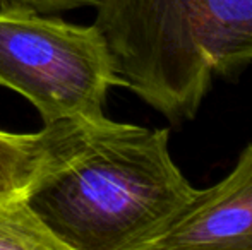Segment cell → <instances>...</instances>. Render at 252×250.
<instances>
[{"label": "cell", "mask_w": 252, "mask_h": 250, "mask_svg": "<svg viewBox=\"0 0 252 250\" xmlns=\"http://www.w3.org/2000/svg\"><path fill=\"white\" fill-rule=\"evenodd\" d=\"M47 125V160L26 200L65 250H150L196 194L168 129L105 115Z\"/></svg>", "instance_id": "obj_1"}, {"label": "cell", "mask_w": 252, "mask_h": 250, "mask_svg": "<svg viewBox=\"0 0 252 250\" xmlns=\"http://www.w3.org/2000/svg\"><path fill=\"white\" fill-rule=\"evenodd\" d=\"M122 87L170 124L194 120L215 81L252 67V0H98Z\"/></svg>", "instance_id": "obj_2"}, {"label": "cell", "mask_w": 252, "mask_h": 250, "mask_svg": "<svg viewBox=\"0 0 252 250\" xmlns=\"http://www.w3.org/2000/svg\"><path fill=\"white\" fill-rule=\"evenodd\" d=\"M0 86L34 105L45 125L101 117L110 87L120 86L105 38L31 9H0Z\"/></svg>", "instance_id": "obj_3"}, {"label": "cell", "mask_w": 252, "mask_h": 250, "mask_svg": "<svg viewBox=\"0 0 252 250\" xmlns=\"http://www.w3.org/2000/svg\"><path fill=\"white\" fill-rule=\"evenodd\" d=\"M150 250H252V140L225 178L196 189Z\"/></svg>", "instance_id": "obj_4"}, {"label": "cell", "mask_w": 252, "mask_h": 250, "mask_svg": "<svg viewBox=\"0 0 252 250\" xmlns=\"http://www.w3.org/2000/svg\"><path fill=\"white\" fill-rule=\"evenodd\" d=\"M52 127L36 134L0 130V195H26L47 160Z\"/></svg>", "instance_id": "obj_5"}, {"label": "cell", "mask_w": 252, "mask_h": 250, "mask_svg": "<svg viewBox=\"0 0 252 250\" xmlns=\"http://www.w3.org/2000/svg\"><path fill=\"white\" fill-rule=\"evenodd\" d=\"M0 250H65L41 223L26 195H0Z\"/></svg>", "instance_id": "obj_6"}, {"label": "cell", "mask_w": 252, "mask_h": 250, "mask_svg": "<svg viewBox=\"0 0 252 250\" xmlns=\"http://www.w3.org/2000/svg\"><path fill=\"white\" fill-rule=\"evenodd\" d=\"M96 3L98 0H0V9L21 7L43 14H57L79 7H94Z\"/></svg>", "instance_id": "obj_7"}]
</instances>
